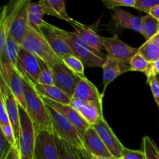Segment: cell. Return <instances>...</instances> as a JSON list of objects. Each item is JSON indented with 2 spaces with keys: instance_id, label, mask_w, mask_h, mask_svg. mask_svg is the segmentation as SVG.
Masks as SVG:
<instances>
[{
  "instance_id": "6da1fadb",
  "label": "cell",
  "mask_w": 159,
  "mask_h": 159,
  "mask_svg": "<svg viewBox=\"0 0 159 159\" xmlns=\"http://www.w3.org/2000/svg\"><path fill=\"white\" fill-rule=\"evenodd\" d=\"M54 29L69 47L73 55L78 57L85 67L102 68L107 54L87 44L75 32L65 30L55 26Z\"/></svg>"
},
{
  "instance_id": "7a4b0ae2",
  "label": "cell",
  "mask_w": 159,
  "mask_h": 159,
  "mask_svg": "<svg viewBox=\"0 0 159 159\" xmlns=\"http://www.w3.org/2000/svg\"><path fill=\"white\" fill-rule=\"evenodd\" d=\"M23 82L26 110L34 123L36 132L48 130L53 133L52 124L43 97L30 81L23 77Z\"/></svg>"
},
{
  "instance_id": "3957f363",
  "label": "cell",
  "mask_w": 159,
  "mask_h": 159,
  "mask_svg": "<svg viewBox=\"0 0 159 159\" xmlns=\"http://www.w3.org/2000/svg\"><path fill=\"white\" fill-rule=\"evenodd\" d=\"M46 106L52 124L54 136L63 140L70 145L79 148H84L83 137L75 127L54 107L47 103Z\"/></svg>"
},
{
  "instance_id": "277c9868",
  "label": "cell",
  "mask_w": 159,
  "mask_h": 159,
  "mask_svg": "<svg viewBox=\"0 0 159 159\" xmlns=\"http://www.w3.org/2000/svg\"><path fill=\"white\" fill-rule=\"evenodd\" d=\"M19 113L20 135L17 141L20 159H34L37 135L35 127L26 110L20 105H19Z\"/></svg>"
},
{
  "instance_id": "5b68a950",
  "label": "cell",
  "mask_w": 159,
  "mask_h": 159,
  "mask_svg": "<svg viewBox=\"0 0 159 159\" xmlns=\"http://www.w3.org/2000/svg\"><path fill=\"white\" fill-rule=\"evenodd\" d=\"M21 47L31 54H34L51 68L61 61V59L51 49L41 34L33 29L31 26Z\"/></svg>"
},
{
  "instance_id": "8992f818",
  "label": "cell",
  "mask_w": 159,
  "mask_h": 159,
  "mask_svg": "<svg viewBox=\"0 0 159 159\" xmlns=\"http://www.w3.org/2000/svg\"><path fill=\"white\" fill-rule=\"evenodd\" d=\"M1 80L9 87L19 105L26 110L23 77L19 70L9 61L0 59Z\"/></svg>"
},
{
  "instance_id": "52a82bcc",
  "label": "cell",
  "mask_w": 159,
  "mask_h": 159,
  "mask_svg": "<svg viewBox=\"0 0 159 159\" xmlns=\"http://www.w3.org/2000/svg\"><path fill=\"white\" fill-rule=\"evenodd\" d=\"M54 85L72 99L80 78L65 65L62 60L51 67Z\"/></svg>"
},
{
  "instance_id": "ba28073f",
  "label": "cell",
  "mask_w": 159,
  "mask_h": 159,
  "mask_svg": "<svg viewBox=\"0 0 159 159\" xmlns=\"http://www.w3.org/2000/svg\"><path fill=\"white\" fill-rule=\"evenodd\" d=\"M102 42L108 55L127 65L139 50L124 43L117 35L111 37H102Z\"/></svg>"
},
{
  "instance_id": "9c48e42d",
  "label": "cell",
  "mask_w": 159,
  "mask_h": 159,
  "mask_svg": "<svg viewBox=\"0 0 159 159\" xmlns=\"http://www.w3.org/2000/svg\"><path fill=\"white\" fill-rule=\"evenodd\" d=\"M40 59L34 54L20 47L17 60V68L19 71L25 79L30 81L34 85L38 82L40 78Z\"/></svg>"
},
{
  "instance_id": "30bf717a",
  "label": "cell",
  "mask_w": 159,
  "mask_h": 159,
  "mask_svg": "<svg viewBox=\"0 0 159 159\" xmlns=\"http://www.w3.org/2000/svg\"><path fill=\"white\" fill-rule=\"evenodd\" d=\"M26 1L19 0L13 2L12 6L5 5L3 6L0 19V51L4 48L6 40L10 35L12 24Z\"/></svg>"
},
{
  "instance_id": "8fae6325",
  "label": "cell",
  "mask_w": 159,
  "mask_h": 159,
  "mask_svg": "<svg viewBox=\"0 0 159 159\" xmlns=\"http://www.w3.org/2000/svg\"><path fill=\"white\" fill-rule=\"evenodd\" d=\"M34 159H60L54 134L48 130L37 132Z\"/></svg>"
},
{
  "instance_id": "7c38bea8",
  "label": "cell",
  "mask_w": 159,
  "mask_h": 159,
  "mask_svg": "<svg viewBox=\"0 0 159 159\" xmlns=\"http://www.w3.org/2000/svg\"><path fill=\"white\" fill-rule=\"evenodd\" d=\"M93 127L96 130L112 155L116 158H122V152L124 146L121 144L103 116Z\"/></svg>"
},
{
  "instance_id": "4fadbf2b",
  "label": "cell",
  "mask_w": 159,
  "mask_h": 159,
  "mask_svg": "<svg viewBox=\"0 0 159 159\" xmlns=\"http://www.w3.org/2000/svg\"><path fill=\"white\" fill-rule=\"evenodd\" d=\"M0 96L4 99L6 104V110L9 121L13 129L14 134L16 141H18L20 135V113H19V103L16 99L15 96L12 94L9 87L1 80L0 84Z\"/></svg>"
},
{
  "instance_id": "5bb4252c",
  "label": "cell",
  "mask_w": 159,
  "mask_h": 159,
  "mask_svg": "<svg viewBox=\"0 0 159 159\" xmlns=\"http://www.w3.org/2000/svg\"><path fill=\"white\" fill-rule=\"evenodd\" d=\"M40 31L41 35L48 42L51 49L61 60L65 56L72 54L71 49L67 45L65 40L54 30V25L50 24L44 21L40 26Z\"/></svg>"
},
{
  "instance_id": "9a60e30c",
  "label": "cell",
  "mask_w": 159,
  "mask_h": 159,
  "mask_svg": "<svg viewBox=\"0 0 159 159\" xmlns=\"http://www.w3.org/2000/svg\"><path fill=\"white\" fill-rule=\"evenodd\" d=\"M103 77H102V84H103V90H102V95L104 96L105 90L107 89V86L111 82H113L117 77L120 75L127 71H131L130 66L127 64L124 63L112 57L111 56L107 54V59L105 61L103 66Z\"/></svg>"
},
{
  "instance_id": "2e32d148",
  "label": "cell",
  "mask_w": 159,
  "mask_h": 159,
  "mask_svg": "<svg viewBox=\"0 0 159 159\" xmlns=\"http://www.w3.org/2000/svg\"><path fill=\"white\" fill-rule=\"evenodd\" d=\"M30 2V1L26 0L14 21L10 31L9 36H11L20 46H22V43L27 36L30 28L29 21V6Z\"/></svg>"
},
{
  "instance_id": "e0dca14e",
  "label": "cell",
  "mask_w": 159,
  "mask_h": 159,
  "mask_svg": "<svg viewBox=\"0 0 159 159\" xmlns=\"http://www.w3.org/2000/svg\"><path fill=\"white\" fill-rule=\"evenodd\" d=\"M43 99L44 100L45 103L51 106L55 110L60 112L62 115H64L71 123V124H73L75 127V128L79 130V133L83 137L85 131L90 127V125L86 122V120L82 117V115L77 110H75L70 105H65V104L58 103V102H54V101L45 99V98H43Z\"/></svg>"
},
{
  "instance_id": "ac0fdd59",
  "label": "cell",
  "mask_w": 159,
  "mask_h": 159,
  "mask_svg": "<svg viewBox=\"0 0 159 159\" xmlns=\"http://www.w3.org/2000/svg\"><path fill=\"white\" fill-rule=\"evenodd\" d=\"M77 110L90 126H93L102 115V103L84 102L76 99H71V105Z\"/></svg>"
},
{
  "instance_id": "d6986e66",
  "label": "cell",
  "mask_w": 159,
  "mask_h": 159,
  "mask_svg": "<svg viewBox=\"0 0 159 159\" xmlns=\"http://www.w3.org/2000/svg\"><path fill=\"white\" fill-rule=\"evenodd\" d=\"M69 23L74 29V32L87 44L98 51H102L105 50L102 42V37L96 33L93 26H87L75 20L70 21Z\"/></svg>"
},
{
  "instance_id": "ffe728a7",
  "label": "cell",
  "mask_w": 159,
  "mask_h": 159,
  "mask_svg": "<svg viewBox=\"0 0 159 159\" xmlns=\"http://www.w3.org/2000/svg\"><path fill=\"white\" fill-rule=\"evenodd\" d=\"M83 142L85 148L93 155L106 158L113 157L93 126H90L83 135Z\"/></svg>"
},
{
  "instance_id": "44dd1931",
  "label": "cell",
  "mask_w": 159,
  "mask_h": 159,
  "mask_svg": "<svg viewBox=\"0 0 159 159\" xmlns=\"http://www.w3.org/2000/svg\"><path fill=\"white\" fill-rule=\"evenodd\" d=\"M102 96L96 85L85 77L80 78L72 99H79L84 102L102 103Z\"/></svg>"
},
{
  "instance_id": "7402d4cb",
  "label": "cell",
  "mask_w": 159,
  "mask_h": 159,
  "mask_svg": "<svg viewBox=\"0 0 159 159\" xmlns=\"http://www.w3.org/2000/svg\"><path fill=\"white\" fill-rule=\"evenodd\" d=\"M113 21L114 25L121 30L129 29L142 34L141 17L136 16L121 9H113Z\"/></svg>"
},
{
  "instance_id": "603a6c76",
  "label": "cell",
  "mask_w": 159,
  "mask_h": 159,
  "mask_svg": "<svg viewBox=\"0 0 159 159\" xmlns=\"http://www.w3.org/2000/svg\"><path fill=\"white\" fill-rule=\"evenodd\" d=\"M34 86L39 94L43 98L58 103L71 105V98H70L66 93H64L55 85H47L37 83L34 85Z\"/></svg>"
},
{
  "instance_id": "cb8c5ba5",
  "label": "cell",
  "mask_w": 159,
  "mask_h": 159,
  "mask_svg": "<svg viewBox=\"0 0 159 159\" xmlns=\"http://www.w3.org/2000/svg\"><path fill=\"white\" fill-rule=\"evenodd\" d=\"M44 15L52 16L68 22L73 19L66 10V2L63 0H40Z\"/></svg>"
},
{
  "instance_id": "d4e9b609",
  "label": "cell",
  "mask_w": 159,
  "mask_h": 159,
  "mask_svg": "<svg viewBox=\"0 0 159 159\" xmlns=\"http://www.w3.org/2000/svg\"><path fill=\"white\" fill-rule=\"evenodd\" d=\"M20 45L12 39L11 36L8 37L6 42L4 48L0 51V59L9 61L12 65L17 68V60H18L19 51H20Z\"/></svg>"
},
{
  "instance_id": "484cf974",
  "label": "cell",
  "mask_w": 159,
  "mask_h": 159,
  "mask_svg": "<svg viewBox=\"0 0 159 159\" xmlns=\"http://www.w3.org/2000/svg\"><path fill=\"white\" fill-rule=\"evenodd\" d=\"M43 15L44 13L40 1L37 2H30L29 6L30 26L39 33H40V26L44 22L43 20Z\"/></svg>"
},
{
  "instance_id": "4316f807",
  "label": "cell",
  "mask_w": 159,
  "mask_h": 159,
  "mask_svg": "<svg viewBox=\"0 0 159 159\" xmlns=\"http://www.w3.org/2000/svg\"><path fill=\"white\" fill-rule=\"evenodd\" d=\"M142 20V35L147 40H151L159 31V21L150 14L141 17Z\"/></svg>"
},
{
  "instance_id": "83f0119b",
  "label": "cell",
  "mask_w": 159,
  "mask_h": 159,
  "mask_svg": "<svg viewBox=\"0 0 159 159\" xmlns=\"http://www.w3.org/2000/svg\"><path fill=\"white\" fill-rule=\"evenodd\" d=\"M138 53L144 57L148 63L159 61V48L151 40H147L138 50Z\"/></svg>"
},
{
  "instance_id": "f1b7e54d",
  "label": "cell",
  "mask_w": 159,
  "mask_h": 159,
  "mask_svg": "<svg viewBox=\"0 0 159 159\" xmlns=\"http://www.w3.org/2000/svg\"><path fill=\"white\" fill-rule=\"evenodd\" d=\"M62 61L79 78H85V73H84L85 65L75 56H74L73 54L65 56V57L62 58Z\"/></svg>"
},
{
  "instance_id": "f546056e",
  "label": "cell",
  "mask_w": 159,
  "mask_h": 159,
  "mask_svg": "<svg viewBox=\"0 0 159 159\" xmlns=\"http://www.w3.org/2000/svg\"><path fill=\"white\" fill-rule=\"evenodd\" d=\"M142 147L145 159H159V150L153 140L148 136L143 138Z\"/></svg>"
},
{
  "instance_id": "4dcf8cb0",
  "label": "cell",
  "mask_w": 159,
  "mask_h": 159,
  "mask_svg": "<svg viewBox=\"0 0 159 159\" xmlns=\"http://www.w3.org/2000/svg\"><path fill=\"white\" fill-rule=\"evenodd\" d=\"M40 63L41 71H40V78L37 83L47 85H54V75H53L51 68L41 60L40 61Z\"/></svg>"
},
{
  "instance_id": "1f68e13d",
  "label": "cell",
  "mask_w": 159,
  "mask_h": 159,
  "mask_svg": "<svg viewBox=\"0 0 159 159\" xmlns=\"http://www.w3.org/2000/svg\"><path fill=\"white\" fill-rule=\"evenodd\" d=\"M129 65L130 66L131 71H144L148 65V62L144 59V57L140 53H137L131 58Z\"/></svg>"
},
{
  "instance_id": "d6a6232c",
  "label": "cell",
  "mask_w": 159,
  "mask_h": 159,
  "mask_svg": "<svg viewBox=\"0 0 159 159\" xmlns=\"http://www.w3.org/2000/svg\"><path fill=\"white\" fill-rule=\"evenodd\" d=\"M103 4L107 8L110 9H118L120 6H127V7L134 8L136 0H103Z\"/></svg>"
},
{
  "instance_id": "836d02e7",
  "label": "cell",
  "mask_w": 159,
  "mask_h": 159,
  "mask_svg": "<svg viewBox=\"0 0 159 159\" xmlns=\"http://www.w3.org/2000/svg\"><path fill=\"white\" fill-rule=\"evenodd\" d=\"M158 6H159V0H136L134 8L148 14L151 9Z\"/></svg>"
},
{
  "instance_id": "e575fe53",
  "label": "cell",
  "mask_w": 159,
  "mask_h": 159,
  "mask_svg": "<svg viewBox=\"0 0 159 159\" xmlns=\"http://www.w3.org/2000/svg\"><path fill=\"white\" fill-rule=\"evenodd\" d=\"M56 144H57V149H58L60 159H73L71 154L68 149V144L63 140L55 137Z\"/></svg>"
},
{
  "instance_id": "d590c367",
  "label": "cell",
  "mask_w": 159,
  "mask_h": 159,
  "mask_svg": "<svg viewBox=\"0 0 159 159\" xmlns=\"http://www.w3.org/2000/svg\"><path fill=\"white\" fill-rule=\"evenodd\" d=\"M124 159H145V155L143 150H132L124 147L122 152Z\"/></svg>"
},
{
  "instance_id": "8d00e7d4",
  "label": "cell",
  "mask_w": 159,
  "mask_h": 159,
  "mask_svg": "<svg viewBox=\"0 0 159 159\" xmlns=\"http://www.w3.org/2000/svg\"><path fill=\"white\" fill-rule=\"evenodd\" d=\"M0 129H1V131L4 134L5 138L9 141V144L12 146L15 145L16 144L17 141L15 138L13 129H12L11 124H7V125H1L0 126Z\"/></svg>"
},
{
  "instance_id": "74e56055",
  "label": "cell",
  "mask_w": 159,
  "mask_h": 159,
  "mask_svg": "<svg viewBox=\"0 0 159 159\" xmlns=\"http://www.w3.org/2000/svg\"><path fill=\"white\" fill-rule=\"evenodd\" d=\"M12 148V146L9 144V141L5 138L2 132L1 131V134H0V159L6 158Z\"/></svg>"
},
{
  "instance_id": "f35d334b",
  "label": "cell",
  "mask_w": 159,
  "mask_h": 159,
  "mask_svg": "<svg viewBox=\"0 0 159 159\" xmlns=\"http://www.w3.org/2000/svg\"><path fill=\"white\" fill-rule=\"evenodd\" d=\"M147 82L151 87L152 89V94H153L154 99H155V102H156L157 105L159 107V82L157 80L156 77L155 76H152V77L147 78Z\"/></svg>"
},
{
  "instance_id": "ab89813d",
  "label": "cell",
  "mask_w": 159,
  "mask_h": 159,
  "mask_svg": "<svg viewBox=\"0 0 159 159\" xmlns=\"http://www.w3.org/2000/svg\"><path fill=\"white\" fill-rule=\"evenodd\" d=\"M10 124L4 99L0 96V126Z\"/></svg>"
},
{
  "instance_id": "60d3db41",
  "label": "cell",
  "mask_w": 159,
  "mask_h": 159,
  "mask_svg": "<svg viewBox=\"0 0 159 159\" xmlns=\"http://www.w3.org/2000/svg\"><path fill=\"white\" fill-rule=\"evenodd\" d=\"M144 74L146 75L147 78L152 77V76L156 77L158 75H159V61L148 63L147 68L144 71Z\"/></svg>"
},
{
  "instance_id": "b9f144b4",
  "label": "cell",
  "mask_w": 159,
  "mask_h": 159,
  "mask_svg": "<svg viewBox=\"0 0 159 159\" xmlns=\"http://www.w3.org/2000/svg\"><path fill=\"white\" fill-rule=\"evenodd\" d=\"M18 149H19V144H18V141H17L16 144L14 146H12L10 152H9V154H8V155L6 156V158L5 159H16Z\"/></svg>"
},
{
  "instance_id": "7bdbcfd3",
  "label": "cell",
  "mask_w": 159,
  "mask_h": 159,
  "mask_svg": "<svg viewBox=\"0 0 159 159\" xmlns=\"http://www.w3.org/2000/svg\"><path fill=\"white\" fill-rule=\"evenodd\" d=\"M152 16H153L154 18L156 19L157 20L159 21V6H155L153 9H151V11L149 12V13Z\"/></svg>"
},
{
  "instance_id": "ee69618b",
  "label": "cell",
  "mask_w": 159,
  "mask_h": 159,
  "mask_svg": "<svg viewBox=\"0 0 159 159\" xmlns=\"http://www.w3.org/2000/svg\"><path fill=\"white\" fill-rule=\"evenodd\" d=\"M151 40V41H152L154 44L156 45L157 47H158L159 48V31L156 34H155V36H154L153 37H152V39H151V40Z\"/></svg>"
},
{
  "instance_id": "f6af8a7d",
  "label": "cell",
  "mask_w": 159,
  "mask_h": 159,
  "mask_svg": "<svg viewBox=\"0 0 159 159\" xmlns=\"http://www.w3.org/2000/svg\"><path fill=\"white\" fill-rule=\"evenodd\" d=\"M91 157H92V159H116V158H114V157H112V158H106V157H101V156H98V155H95L92 153H91Z\"/></svg>"
},
{
  "instance_id": "bcb514c9",
  "label": "cell",
  "mask_w": 159,
  "mask_h": 159,
  "mask_svg": "<svg viewBox=\"0 0 159 159\" xmlns=\"http://www.w3.org/2000/svg\"><path fill=\"white\" fill-rule=\"evenodd\" d=\"M16 159H20V152H19V149H18V152H17Z\"/></svg>"
},
{
  "instance_id": "7dc6e473",
  "label": "cell",
  "mask_w": 159,
  "mask_h": 159,
  "mask_svg": "<svg viewBox=\"0 0 159 159\" xmlns=\"http://www.w3.org/2000/svg\"><path fill=\"white\" fill-rule=\"evenodd\" d=\"M156 79H157V80H158V82H159V75H158L156 76Z\"/></svg>"
},
{
  "instance_id": "c3c4849f",
  "label": "cell",
  "mask_w": 159,
  "mask_h": 159,
  "mask_svg": "<svg viewBox=\"0 0 159 159\" xmlns=\"http://www.w3.org/2000/svg\"><path fill=\"white\" fill-rule=\"evenodd\" d=\"M116 159H124V158H116Z\"/></svg>"
}]
</instances>
